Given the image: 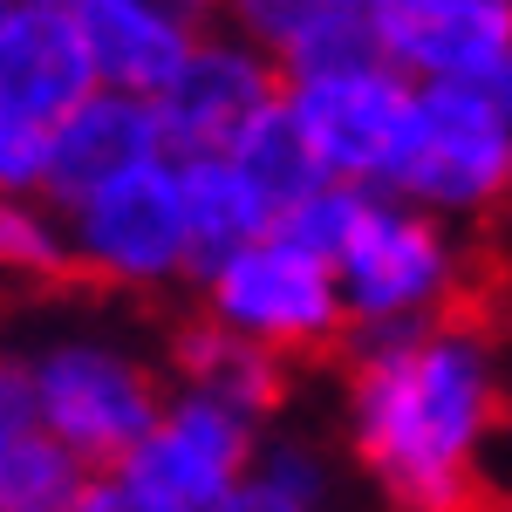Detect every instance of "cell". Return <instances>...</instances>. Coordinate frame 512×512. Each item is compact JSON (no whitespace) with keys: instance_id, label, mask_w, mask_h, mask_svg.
I'll use <instances>...</instances> for the list:
<instances>
[{"instance_id":"2e32d148","label":"cell","mask_w":512,"mask_h":512,"mask_svg":"<svg viewBox=\"0 0 512 512\" xmlns=\"http://www.w3.org/2000/svg\"><path fill=\"white\" fill-rule=\"evenodd\" d=\"M171 178H178V212H185L192 280L205 274L212 260H226L233 246H246V239H260L267 226H274L267 205L253 198V185H246L219 151H205V158H171Z\"/></svg>"},{"instance_id":"5b68a950","label":"cell","mask_w":512,"mask_h":512,"mask_svg":"<svg viewBox=\"0 0 512 512\" xmlns=\"http://www.w3.org/2000/svg\"><path fill=\"white\" fill-rule=\"evenodd\" d=\"M390 192L458 233H478L512 192V89H417Z\"/></svg>"},{"instance_id":"9a60e30c","label":"cell","mask_w":512,"mask_h":512,"mask_svg":"<svg viewBox=\"0 0 512 512\" xmlns=\"http://www.w3.org/2000/svg\"><path fill=\"white\" fill-rule=\"evenodd\" d=\"M82 465L35 424L21 349H0V512H69Z\"/></svg>"},{"instance_id":"7c38bea8","label":"cell","mask_w":512,"mask_h":512,"mask_svg":"<svg viewBox=\"0 0 512 512\" xmlns=\"http://www.w3.org/2000/svg\"><path fill=\"white\" fill-rule=\"evenodd\" d=\"M158 369H164L171 390H192V396H205V403L246 417V424H260V431L287 417L294 376H301V369H287L280 355L253 349V342H239V335H226V328H212V321H198V315L171 328Z\"/></svg>"},{"instance_id":"8992f818","label":"cell","mask_w":512,"mask_h":512,"mask_svg":"<svg viewBox=\"0 0 512 512\" xmlns=\"http://www.w3.org/2000/svg\"><path fill=\"white\" fill-rule=\"evenodd\" d=\"M280 103L335 185L390 192L403 144H410V117H417V82H403L383 55L362 48L342 62L280 76Z\"/></svg>"},{"instance_id":"8fae6325","label":"cell","mask_w":512,"mask_h":512,"mask_svg":"<svg viewBox=\"0 0 512 512\" xmlns=\"http://www.w3.org/2000/svg\"><path fill=\"white\" fill-rule=\"evenodd\" d=\"M171 158L164 151L158 110L144 96H117V89H89L82 103H69L48 123V151H41V198L62 212L76 198L117 185L123 171Z\"/></svg>"},{"instance_id":"ba28073f","label":"cell","mask_w":512,"mask_h":512,"mask_svg":"<svg viewBox=\"0 0 512 512\" xmlns=\"http://www.w3.org/2000/svg\"><path fill=\"white\" fill-rule=\"evenodd\" d=\"M362 35L417 89H512V0H369Z\"/></svg>"},{"instance_id":"603a6c76","label":"cell","mask_w":512,"mask_h":512,"mask_svg":"<svg viewBox=\"0 0 512 512\" xmlns=\"http://www.w3.org/2000/svg\"><path fill=\"white\" fill-rule=\"evenodd\" d=\"M212 512H308V506H294V499H274V492H260V485H239L226 506H212Z\"/></svg>"},{"instance_id":"e0dca14e","label":"cell","mask_w":512,"mask_h":512,"mask_svg":"<svg viewBox=\"0 0 512 512\" xmlns=\"http://www.w3.org/2000/svg\"><path fill=\"white\" fill-rule=\"evenodd\" d=\"M219 158H226L239 178L253 185V198L267 205V219H280L287 205H301L315 185H328V171L315 164L308 137L294 130V117H287V103H280V96H274V103H267L253 123H246V130H239Z\"/></svg>"},{"instance_id":"44dd1931","label":"cell","mask_w":512,"mask_h":512,"mask_svg":"<svg viewBox=\"0 0 512 512\" xmlns=\"http://www.w3.org/2000/svg\"><path fill=\"white\" fill-rule=\"evenodd\" d=\"M41 151H48V123L0 96V192H41Z\"/></svg>"},{"instance_id":"6da1fadb","label":"cell","mask_w":512,"mask_h":512,"mask_svg":"<svg viewBox=\"0 0 512 512\" xmlns=\"http://www.w3.org/2000/svg\"><path fill=\"white\" fill-rule=\"evenodd\" d=\"M342 424L355 472L390 512H492V444L506 431V342L485 308L349 335Z\"/></svg>"},{"instance_id":"7402d4cb","label":"cell","mask_w":512,"mask_h":512,"mask_svg":"<svg viewBox=\"0 0 512 512\" xmlns=\"http://www.w3.org/2000/svg\"><path fill=\"white\" fill-rule=\"evenodd\" d=\"M69 512H178V506L158 499L144 478H130L123 465H103V472H82Z\"/></svg>"},{"instance_id":"9c48e42d","label":"cell","mask_w":512,"mask_h":512,"mask_svg":"<svg viewBox=\"0 0 512 512\" xmlns=\"http://www.w3.org/2000/svg\"><path fill=\"white\" fill-rule=\"evenodd\" d=\"M274 96H280V69L212 21L192 35L178 76L151 96V110H158L171 158H205V151H226Z\"/></svg>"},{"instance_id":"ac0fdd59","label":"cell","mask_w":512,"mask_h":512,"mask_svg":"<svg viewBox=\"0 0 512 512\" xmlns=\"http://www.w3.org/2000/svg\"><path fill=\"white\" fill-rule=\"evenodd\" d=\"M246 485H260V492H274V499H294V506H308V512H335L342 465H335V451H328L315 431L267 424V431H260V444H253Z\"/></svg>"},{"instance_id":"52a82bcc","label":"cell","mask_w":512,"mask_h":512,"mask_svg":"<svg viewBox=\"0 0 512 512\" xmlns=\"http://www.w3.org/2000/svg\"><path fill=\"white\" fill-rule=\"evenodd\" d=\"M62 246H69V280H89L103 294L158 301L192 287V246H185L171 158L123 171L117 185L62 205Z\"/></svg>"},{"instance_id":"5bb4252c","label":"cell","mask_w":512,"mask_h":512,"mask_svg":"<svg viewBox=\"0 0 512 512\" xmlns=\"http://www.w3.org/2000/svg\"><path fill=\"white\" fill-rule=\"evenodd\" d=\"M89 89H96V76L82 62L69 0H14L0 21V96L35 123H55Z\"/></svg>"},{"instance_id":"cb8c5ba5","label":"cell","mask_w":512,"mask_h":512,"mask_svg":"<svg viewBox=\"0 0 512 512\" xmlns=\"http://www.w3.org/2000/svg\"><path fill=\"white\" fill-rule=\"evenodd\" d=\"M164 14H178L185 28H212V14H219V0H151Z\"/></svg>"},{"instance_id":"277c9868","label":"cell","mask_w":512,"mask_h":512,"mask_svg":"<svg viewBox=\"0 0 512 512\" xmlns=\"http://www.w3.org/2000/svg\"><path fill=\"white\" fill-rule=\"evenodd\" d=\"M192 294H198V321L280 355L287 369L335 362L349 349V315H342L328 260H315L308 246H294L274 226L260 239H246V246H233L226 260H212L192 280Z\"/></svg>"},{"instance_id":"ffe728a7","label":"cell","mask_w":512,"mask_h":512,"mask_svg":"<svg viewBox=\"0 0 512 512\" xmlns=\"http://www.w3.org/2000/svg\"><path fill=\"white\" fill-rule=\"evenodd\" d=\"M362 198H369V192H355V185H335V178H328V185H315L301 205H287V212H280L274 233H287L294 246H308L315 260H328V253L342 246V233L355 226Z\"/></svg>"},{"instance_id":"484cf974","label":"cell","mask_w":512,"mask_h":512,"mask_svg":"<svg viewBox=\"0 0 512 512\" xmlns=\"http://www.w3.org/2000/svg\"><path fill=\"white\" fill-rule=\"evenodd\" d=\"M7 7H14V0H0V21H7Z\"/></svg>"},{"instance_id":"3957f363","label":"cell","mask_w":512,"mask_h":512,"mask_svg":"<svg viewBox=\"0 0 512 512\" xmlns=\"http://www.w3.org/2000/svg\"><path fill=\"white\" fill-rule=\"evenodd\" d=\"M21 369H28L35 424L82 472L123 465L137 451V437L151 431V417L164 410V390H171L144 349H130L117 335H96V328H62L35 349H21Z\"/></svg>"},{"instance_id":"4fadbf2b","label":"cell","mask_w":512,"mask_h":512,"mask_svg":"<svg viewBox=\"0 0 512 512\" xmlns=\"http://www.w3.org/2000/svg\"><path fill=\"white\" fill-rule=\"evenodd\" d=\"M69 21L82 35V62H89L96 89L144 96V103L178 76V62L198 35L151 0H69Z\"/></svg>"},{"instance_id":"30bf717a","label":"cell","mask_w":512,"mask_h":512,"mask_svg":"<svg viewBox=\"0 0 512 512\" xmlns=\"http://www.w3.org/2000/svg\"><path fill=\"white\" fill-rule=\"evenodd\" d=\"M253 444H260V424H246L192 390H164V410L137 437V451L123 458V472L144 478L178 512H212L246 485Z\"/></svg>"},{"instance_id":"d4e9b609","label":"cell","mask_w":512,"mask_h":512,"mask_svg":"<svg viewBox=\"0 0 512 512\" xmlns=\"http://www.w3.org/2000/svg\"><path fill=\"white\" fill-rule=\"evenodd\" d=\"M328 7H355V14H362V7H369V0H328Z\"/></svg>"},{"instance_id":"7a4b0ae2","label":"cell","mask_w":512,"mask_h":512,"mask_svg":"<svg viewBox=\"0 0 512 512\" xmlns=\"http://www.w3.org/2000/svg\"><path fill=\"white\" fill-rule=\"evenodd\" d=\"M349 335H396L424 321L485 308V260L478 239L403 205L396 192H369L342 246L328 253Z\"/></svg>"},{"instance_id":"d6986e66","label":"cell","mask_w":512,"mask_h":512,"mask_svg":"<svg viewBox=\"0 0 512 512\" xmlns=\"http://www.w3.org/2000/svg\"><path fill=\"white\" fill-rule=\"evenodd\" d=\"M0 280H14V287H62L69 280L62 212L41 192H0Z\"/></svg>"}]
</instances>
